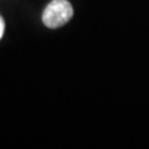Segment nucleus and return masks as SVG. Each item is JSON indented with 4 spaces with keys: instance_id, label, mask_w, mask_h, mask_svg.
I'll use <instances>...</instances> for the list:
<instances>
[{
    "instance_id": "nucleus-1",
    "label": "nucleus",
    "mask_w": 149,
    "mask_h": 149,
    "mask_svg": "<svg viewBox=\"0 0 149 149\" xmlns=\"http://www.w3.org/2000/svg\"><path fill=\"white\" fill-rule=\"evenodd\" d=\"M73 9L68 0H52L42 13L44 24L50 29H57L71 20Z\"/></svg>"
},
{
    "instance_id": "nucleus-2",
    "label": "nucleus",
    "mask_w": 149,
    "mask_h": 149,
    "mask_svg": "<svg viewBox=\"0 0 149 149\" xmlns=\"http://www.w3.org/2000/svg\"><path fill=\"white\" fill-rule=\"evenodd\" d=\"M4 34V20L0 16V39H1V36Z\"/></svg>"
}]
</instances>
